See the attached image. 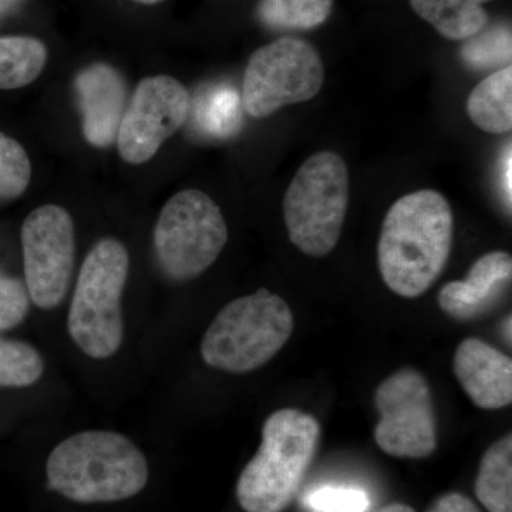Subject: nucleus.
<instances>
[{"instance_id": "1", "label": "nucleus", "mask_w": 512, "mask_h": 512, "mask_svg": "<svg viewBox=\"0 0 512 512\" xmlns=\"http://www.w3.org/2000/svg\"><path fill=\"white\" fill-rule=\"evenodd\" d=\"M453 212L443 194L410 192L394 202L380 232V274L390 291L419 298L446 268L453 245Z\"/></svg>"}, {"instance_id": "2", "label": "nucleus", "mask_w": 512, "mask_h": 512, "mask_svg": "<svg viewBox=\"0 0 512 512\" xmlns=\"http://www.w3.org/2000/svg\"><path fill=\"white\" fill-rule=\"evenodd\" d=\"M50 488L76 503H113L146 487V457L113 431H83L62 441L47 460Z\"/></svg>"}, {"instance_id": "3", "label": "nucleus", "mask_w": 512, "mask_h": 512, "mask_svg": "<svg viewBox=\"0 0 512 512\" xmlns=\"http://www.w3.org/2000/svg\"><path fill=\"white\" fill-rule=\"evenodd\" d=\"M318 421L298 409H282L266 419L262 443L237 485L238 503L247 512H282L298 494L315 457Z\"/></svg>"}, {"instance_id": "4", "label": "nucleus", "mask_w": 512, "mask_h": 512, "mask_svg": "<svg viewBox=\"0 0 512 512\" xmlns=\"http://www.w3.org/2000/svg\"><path fill=\"white\" fill-rule=\"evenodd\" d=\"M292 330L288 303L262 288L235 299L218 313L202 338V359L224 372H252L284 348Z\"/></svg>"}, {"instance_id": "5", "label": "nucleus", "mask_w": 512, "mask_h": 512, "mask_svg": "<svg viewBox=\"0 0 512 512\" xmlns=\"http://www.w3.org/2000/svg\"><path fill=\"white\" fill-rule=\"evenodd\" d=\"M127 276V249L116 239H101L84 259L67 325L74 343L93 359L113 356L123 342Z\"/></svg>"}, {"instance_id": "6", "label": "nucleus", "mask_w": 512, "mask_h": 512, "mask_svg": "<svg viewBox=\"0 0 512 512\" xmlns=\"http://www.w3.org/2000/svg\"><path fill=\"white\" fill-rule=\"evenodd\" d=\"M349 204V171L332 151L309 157L285 194L289 239L309 256H325L338 245Z\"/></svg>"}, {"instance_id": "7", "label": "nucleus", "mask_w": 512, "mask_h": 512, "mask_svg": "<svg viewBox=\"0 0 512 512\" xmlns=\"http://www.w3.org/2000/svg\"><path fill=\"white\" fill-rule=\"evenodd\" d=\"M228 242L224 215L205 192L184 190L164 205L154 228L158 264L175 281L197 278Z\"/></svg>"}, {"instance_id": "8", "label": "nucleus", "mask_w": 512, "mask_h": 512, "mask_svg": "<svg viewBox=\"0 0 512 512\" xmlns=\"http://www.w3.org/2000/svg\"><path fill=\"white\" fill-rule=\"evenodd\" d=\"M325 82V67L315 47L282 37L249 59L242 84V106L249 116L265 119L289 104L312 100Z\"/></svg>"}, {"instance_id": "9", "label": "nucleus", "mask_w": 512, "mask_h": 512, "mask_svg": "<svg viewBox=\"0 0 512 512\" xmlns=\"http://www.w3.org/2000/svg\"><path fill=\"white\" fill-rule=\"evenodd\" d=\"M377 446L389 456L426 458L437 448V417L429 383L414 369L387 377L375 394Z\"/></svg>"}, {"instance_id": "10", "label": "nucleus", "mask_w": 512, "mask_h": 512, "mask_svg": "<svg viewBox=\"0 0 512 512\" xmlns=\"http://www.w3.org/2000/svg\"><path fill=\"white\" fill-rule=\"evenodd\" d=\"M26 289L40 309H53L69 289L74 265V227L69 212L47 204L30 212L22 227Z\"/></svg>"}, {"instance_id": "11", "label": "nucleus", "mask_w": 512, "mask_h": 512, "mask_svg": "<svg viewBox=\"0 0 512 512\" xmlns=\"http://www.w3.org/2000/svg\"><path fill=\"white\" fill-rule=\"evenodd\" d=\"M190 94L170 76L146 77L138 83L124 111L117 148L128 164H144L156 156L190 116Z\"/></svg>"}, {"instance_id": "12", "label": "nucleus", "mask_w": 512, "mask_h": 512, "mask_svg": "<svg viewBox=\"0 0 512 512\" xmlns=\"http://www.w3.org/2000/svg\"><path fill=\"white\" fill-rule=\"evenodd\" d=\"M77 101L82 111L84 138L94 147H110L127 107V89L114 67L96 63L86 67L74 80Z\"/></svg>"}, {"instance_id": "13", "label": "nucleus", "mask_w": 512, "mask_h": 512, "mask_svg": "<svg viewBox=\"0 0 512 512\" xmlns=\"http://www.w3.org/2000/svg\"><path fill=\"white\" fill-rule=\"evenodd\" d=\"M454 375L471 402L485 410L512 402V360L483 340L468 338L454 355Z\"/></svg>"}, {"instance_id": "14", "label": "nucleus", "mask_w": 512, "mask_h": 512, "mask_svg": "<svg viewBox=\"0 0 512 512\" xmlns=\"http://www.w3.org/2000/svg\"><path fill=\"white\" fill-rule=\"evenodd\" d=\"M512 258L488 252L471 266L464 281L448 282L439 293L441 311L457 320H473L493 309L510 288Z\"/></svg>"}, {"instance_id": "15", "label": "nucleus", "mask_w": 512, "mask_h": 512, "mask_svg": "<svg viewBox=\"0 0 512 512\" xmlns=\"http://www.w3.org/2000/svg\"><path fill=\"white\" fill-rule=\"evenodd\" d=\"M467 113L480 130L507 134L512 128V69L497 70L478 84L467 100Z\"/></svg>"}, {"instance_id": "16", "label": "nucleus", "mask_w": 512, "mask_h": 512, "mask_svg": "<svg viewBox=\"0 0 512 512\" xmlns=\"http://www.w3.org/2000/svg\"><path fill=\"white\" fill-rule=\"evenodd\" d=\"M487 2L491 0H410L414 12L450 40H466L485 28Z\"/></svg>"}, {"instance_id": "17", "label": "nucleus", "mask_w": 512, "mask_h": 512, "mask_svg": "<svg viewBox=\"0 0 512 512\" xmlns=\"http://www.w3.org/2000/svg\"><path fill=\"white\" fill-rule=\"evenodd\" d=\"M478 501L488 512H512V436L485 451L476 480Z\"/></svg>"}, {"instance_id": "18", "label": "nucleus", "mask_w": 512, "mask_h": 512, "mask_svg": "<svg viewBox=\"0 0 512 512\" xmlns=\"http://www.w3.org/2000/svg\"><path fill=\"white\" fill-rule=\"evenodd\" d=\"M242 100L237 90L225 84L207 87L195 97L192 119L205 136L231 137L242 123Z\"/></svg>"}, {"instance_id": "19", "label": "nucleus", "mask_w": 512, "mask_h": 512, "mask_svg": "<svg viewBox=\"0 0 512 512\" xmlns=\"http://www.w3.org/2000/svg\"><path fill=\"white\" fill-rule=\"evenodd\" d=\"M46 46L29 36L0 37V90H15L35 82L45 69Z\"/></svg>"}, {"instance_id": "20", "label": "nucleus", "mask_w": 512, "mask_h": 512, "mask_svg": "<svg viewBox=\"0 0 512 512\" xmlns=\"http://www.w3.org/2000/svg\"><path fill=\"white\" fill-rule=\"evenodd\" d=\"M333 0H261L258 18L268 28H318L332 13Z\"/></svg>"}, {"instance_id": "21", "label": "nucleus", "mask_w": 512, "mask_h": 512, "mask_svg": "<svg viewBox=\"0 0 512 512\" xmlns=\"http://www.w3.org/2000/svg\"><path fill=\"white\" fill-rule=\"evenodd\" d=\"M461 57L474 70H493L511 66L510 26L495 25L481 29L476 35L464 40Z\"/></svg>"}, {"instance_id": "22", "label": "nucleus", "mask_w": 512, "mask_h": 512, "mask_svg": "<svg viewBox=\"0 0 512 512\" xmlns=\"http://www.w3.org/2000/svg\"><path fill=\"white\" fill-rule=\"evenodd\" d=\"M45 363L33 346L0 338V386L26 387L43 375Z\"/></svg>"}, {"instance_id": "23", "label": "nucleus", "mask_w": 512, "mask_h": 512, "mask_svg": "<svg viewBox=\"0 0 512 512\" xmlns=\"http://www.w3.org/2000/svg\"><path fill=\"white\" fill-rule=\"evenodd\" d=\"M32 177L28 153L18 141L0 134V201L15 200L26 191Z\"/></svg>"}, {"instance_id": "24", "label": "nucleus", "mask_w": 512, "mask_h": 512, "mask_svg": "<svg viewBox=\"0 0 512 512\" xmlns=\"http://www.w3.org/2000/svg\"><path fill=\"white\" fill-rule=\"evenodd\" d=\"M303 503L313 512H366L369 495L357 488L322 487L309 491Z\"/></svg>"}, {"instance_id": "25", "label": "nucleus", "mask_w": 512, "mask_h": 512, "mask_svg": "<svg viewBox=\"0 0 512 512\" xmlns=\"http://www.w3.org/2000/svg\"><path fill=\"white\" fill-rule=\"evenodd\" d=\"M29 311V293L19 279L0 274V330L15 328Z\"/></svg>"}, {"instance_id": "26", "label": "nucleus", "mask_w": 512, "mask_h": 512, "mask_svg": "<svg viewBox=\"0 0 512 512\" xmlns=\"http://www.w3.org/2000/svg\"><path fill=\"white\" fill-rule=\"evenodd\" d=\"M427 512H481L476 504L460 493H450L443 495L439 500L431 505Z\"/></svg>"}, {"instance_id": "27", "label": "nucleus", "mask_w": 512, "mask_h": 512, "mask_svg": "<svg viewBox=\"0 0 512 512\" xmlns=\"http://www.w3.org/2000/svg\"><path fill=\"white\" fill-rule=\"evenodd\" d=\"M511 146L508 144L505 150L503 163H501V190H503L504 201L507 202L508 208H511Z\"/></svg>"}, {"instance_id": "28", "label": "nucleus", "mask_w": 512, "mask_h": 512, "mask_svg": "<svg viewBox=\"0 0 512 512\" xmlns=\"http://www.w3.org/2000/svg\"><path fill=\"white\" fill-rule=\"evenodd\" d=\"M25 2L26 0H0V20L5 19L6 16L12 15V13L16 12Z\"/></svg>"}, {"instance_id": "29", "label": "nucleus", "mask_w": 512, "mask_h": 512, "mask_svg": "<svg viewBox=\"0 0 512 512\" xmlns=\"http://www.w3.org/2000/svg\"><path fill=\"white\" fill-rule=\"evenodd\" d=\"M377 512H416L412 507L406 504H389L383 507L382 510Z\"/></svg>"}, {"instance_id": "30", "label": "nucleus", "mask_w": 512, "mask_h": 512, "mask_svg": "<svg viewBox=\"0 0 512 512\" xmlns=\"http://www.w3.org/2000/svg\"><path fill=\"white\" fill-rule=\"evenodd\" d=\"M511 315H508L503 322V335L504 339L507 340L508 345H511L512 332H511Z\"/></svg>"}, {"instance_id": "31", "label": "nucleus", "mask_w": 512, "mask_h": 512, "mask_svg": "<svg viewBox=\"0 0 512 512\" xmlns=\"http://www.w3.org/2000/svg\"><path fill=\"white\" fill-rule=\"evenodd\" d=\"M136 2L144 3V5H156V3L163 2V0H136Z\"/></svg>"}]
</instances>
